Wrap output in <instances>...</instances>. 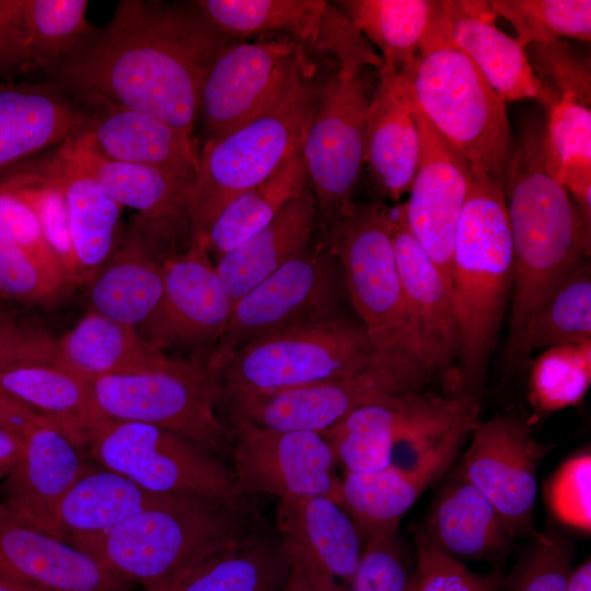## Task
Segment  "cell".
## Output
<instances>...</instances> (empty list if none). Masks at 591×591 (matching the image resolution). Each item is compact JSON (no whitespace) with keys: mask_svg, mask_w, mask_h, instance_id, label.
I'll use <instances>...</instances> for the list:
<instances>
[{"mask_svg":"<svg viewBox=\"0 0 591 591\" xmlns=\"http://www.w3.org/2000/svg\"><path fill=\"white\" fill-rule=\"evenodd\" d=\"M433 393L412 392L362 406L321 434L346 472L363 473L391 465L395 445L426 414Z\"/></svg>","mask_w":591,"mask_h":591,"instance_id":"34","label":"cell"},{"mask_svg":"<svg viewBox=\"0 0 591 591\" xmlns=\"http://www.w3.org/2000/svg\"><path fill=\"white\" fill-rule=\"evenodd\" d=\"M0 386L59 424L80 448L109 421L97 404L92 382L55 362L1 371Z\"/></svg>","mask_w":591,"mask_h":591,"instance_id":"35","label":"cell"},{"mask_svg":"<svg viewBox=\"0 0 591 591\" xmlns=\"http://www.w3.org/2000/svg\"><path fill=\"white\" fill-rule=\"evenodd\" d=\"M415 378L380 361L352 374L266 393L221 396L231 424L322 433L354 410L389 397L421 392Z\"/></svg>","mask_w":591,"mask_h":591,"instance_id":"15","label":"cell"},{"mask_svg":"<svg viewBox=\"0 0 591 591\" xmlns=\"http://www.w3.org/2000/svg\"><path fill=\"white\" fill-rule=\"evenodd\" d=\"M451 292L463 392L478 397L512 290V243L503 182L473 173L454 237Z\"/></svg>","mask_w":591,"mask_h":591,"instance_id":"4","label":"cell"},{"mask_svg":"<svg viewBox=\"0 0 591 591\" xmlns=\"http://www.w3.org/2000/svg\"><path fill=\"white\" fill-rule=\"evenodd\" d=\"M313 77L309 53L286 37L228 43L201 86L199 114L207 140L219 139L262 116Z\"/></svg>","mask_w":591,"mask_h":591,"instance_id":"12","label":"cell"},{"mask_svg":"<svg viewBox=\"0 0 591 591\" xmlns=\"http://www.w3.org/2000/svg\"><path fill=\"white\" fill-rule=\"evenodd\" d=\"M86 109L56 83L0 82V175L81 131Z\"/></svg>","mask_w":591,"mask_h":591,"instance_id":"28","label":"cell"},{"mask_svg":"<svg viewBox=\"0 0 591 591\" xmlns=\"http://www.w3.org/2000/svg\"><path fill=\"white\" fill-rule=\"evenodd\" d=\"M161 495L121 474L89 463L61 502L58 514L61 538L72 545L107 533L148 508Z\"/></svg>","mask_w":591,"mask_h":591,"instance_id":"37","label":"cell"},{"mask_svg":"<svg viewBox=\"0 0 591 591\" xmlns=\"http://www.w3.org/2000/svg\"><path fill=\"white\" fill-rule=\"evenodd\" d=\"M447 9L453 42L503 102L553 106L556 96L534 72L525 48L497 27L487 1H447Z\"/></svg>","mask_w":591,"mask_h":591,"instance_id":"30","label":"cell"},{"mask_svg":"<svg viewBox=\"0 0 591 591\" xmlns=\"http://www.w3.org/2000/svg\"><path fill=\"white\" fill-rule=\"evenodd\" d=\"M415 108L470 163L505 183L513 146L505 102L455 45L438 1L414 63L401 72Z\"/></svg>","mask_w":591,"mask_h":591,"instance_id":"5","label":"cell"},{"mask_svg":"<svg viewBox=\"0 0 591 591\" xmlns=\"http://www.w3.org/2000/svg\"><path fill=\"white\" fill-rule=\"evenodd\" d=\"M573 545L557 529L536 532L519 558L511 575L505 578L506 591H566L573 570Z\"/></svg>","mask_w":591,"mask_h":591,"instance_id":"46","label":"cell"},{"mask_svg":"<svg viewBox=\"0 0 591 591\" xmlns=\"http://www.w3.org/2000/svg\"><path fill=\"white\" fill-rule=\"evenodd\" d=\"M416 565L408 591H500L505 576L500 568L476 572L415 534Z\"/></svg>","mask_w":591,"mask_h":591,"instance_id":"47","label":"cell"},{"mask_svg":"<svg viewBox=\"0 0 591 591\" xmlns=\"http://www.w3.org/2000/svg\"><path fill=\"white\" fill-rule=\"evenodd\" d=\"M160 308L142 333L162 349L216 344L230 321L233 302L210 258L205 233H192L187 244L163 264ZM213 346V347H215Z\"/></svg>","mask_w":591,"mask_h":591,"instance_id":"19","label":"cell"},{"mask_svg":"<svg viewBox=\"0 0 591 591\" xmlns=\"http://www.w3.org/2000/svg\"><path fill=\"white\" fill-rule=\"evenodd\" d=\"M317 219L308 186L257 233L217 258L216 269L234 303L248 290L303 253Z\"/></svg>","mask_w":591,"mask_h":591,"instance_id":"33","label":"cell"},{"mask_svg":"<svg viewBox=\"0 0 591 591\" xmlns=\"http://www.w3.org/2000/svg\"><path fill=\"white\" fill-rule=\"evenodd\" d=\"M37 416L32 408L0 386V430L21 439L28 424Z\"/></svg>","mask_w":591,"mask_h":591,"instance_id":"54","label":"cell"},{"mask_svg":"<svg viewBox=\"0 0 591 591\" xmlns=\"http://www.w3.org/2000/svg\"><path fill=\"white\" fill-rule=\"evenodd\" d=\"M21 450V439L0 430V478H5L14 466Z\"/></svg>","mask_w":591,"mask_h":591,"instance_id":"55","label":"cell"},{"mask_svg":"<svg viewBox=\"0 0 591 591\" xmlns=\"http://www.w3.org/2000/svg\"><path fill=\"white\" fill-rule=\"evenodd\" d=\"M163 355L135 327L93 310L55 343V363L90 381L136 372Z\"/></svg>","mask_w":591,"mask_h":591,"instance_id":"36","label":"cell"},{"mask_svg":"<svg viewBox=\"0 0 591 591\" xmlns=\"http://www.w3.org/2000/svg\"><path fill=\"white\" fill-rule=\"evenodd\" d=\"M276 528L291 566L320 591H347L363 551L347 512L320 495L280 498Z\"/></svg>","mask_w":591,"mask_h":591,"instance_id":"21","label":"cell"},{"mask_svg":"<svg viewBox=\"0 0 591 591\" xmlns=\"http://www.w3.org/2000/svg\"><path fill=\"white\" fill-rule=\"evenodd\" d=\"M85 448L100 466L152 493L217 500L244 497L231 465L223 459L189 439L149 424L109 420Z\"/></svg>","mask_w":591,"mask_h":591,"instance_id":"11","label":"cell"},{"mask_svg":"<svg viewBox=\"0 0 591 591\" xmlns=\"http://www.w3.org/2000/svg\"><path fill=\"white\" fill-rule=\"evenodd\" d=\"M317 90L310 79L262 116L219 139L206 140L189 200L192 233L207 234L229 204L301 148Z\"/></svg>","mask_w":591,"mask_h":591,"instance_id":"7","label":"cell"},{"mask_svg":"<svg viewBox=\"0 0 591 591\" xmlns=\"http://www.w3.org/2000/svg\"><path fill=\"white\" fill-rule=\"evenodd\" d=\"M525 50L534 72L556 99L572 96L591 103L589 58L564 39L531 44Z\"/></svg>","mask_w":591,"mask_h":591,"instance_id":"49","label":"cell"},{"mask_svg":"<svg viewBox=\"0 0 591 591\" xmlns=\"http://www.w3.org/2000/svg\"><path fill=\"white\" fill-rule=\"evenodd\" d=\"M231 468L244 497L320 495L339 505L341 478L331 444L318 432L274 430L248 421L228 426Z\"/></svg>","mask_w":591,"mask_h":591,"instance_id":"17","label":"cell"},{"mask_svg":"<svg viewBox=\"0 0 591 591\" xmlns=\"http://www.w3.org/2000/svg\"><path fill=\"white\" fill-rule=\"evenodd\" d=\"M415 117L420 154L408 198L403 202L406 222L450 282L455 232L473 172L467 160L416 108Z\"/></svg>","mask_w":591,"mask_h":591,"instance_id":"20","label":"cell"},{"mask_svg":"<svg viewBox=\"0 0 591 591\" xmlns=\"http://www.w3.org/2000/svg\"><path fill=\"white\" fill-rule=\"evenodd\" d=\"M308 186L301 146L268 178L224 208L206 234L209 252L216 259L228 253L271 222Z\"/></svg>","mask_w":591,"mask_h":591,"instance_id":"40","label":"cell"},{"mask_svg":"<svg viewBox=\"0 0 591 591\" xmlns=\"http://www.w3.org/2000/svg\"><path fill=\"white\" fill-rule=\"evenodd\" d=\"M25 161L61 189L69 213L77 283L88 285L120 242L123 207L58 147L49 154Z\"/></svg>","mask_w":591,"mask_h":591,"instance_id":"31","label":"cell"},{"mask_svg":"<svg viewBox=\"0 0 591 591\" xmlns=\"http://www.w3.org/2000/svg\"><path fill=\"white\" fill-rule=\"evenodd\" d=\"M290 568L278 533L259 524L197 566L172 591H282Z\"/></svg>","mask_w":591,"mask_h":591,"instance_id":"38","label":"cell"},{"mask_svg":"<svg viewBox=\"0 0 591 591\" xmlns=\"http://www.w3.org/2000/svg\"><path fill=\"white\" fill-rule=\"evenodd\" d=\"M260 524L251 497L162 494L112 531L71 546L147 591H172L192 570Z\"/></svg>","mask_w":591,"mask_h":591,"instance_id":"3","label":"cell"},{"mask_svg":"<svg viewBox=\"0 0 591 591\" xmlns=\"http://www.w3.org/2000/svg\"><path fill=\"white\" fill-rule=\"evenodd\" d=\"M553 518L577 531L591 532V453L583 449L564 461L544 489Z\"/></svg>","mask_w":591,"mask_h":591,"instance_id":"48","label":"cell"},{"mask_svg":"<svg viewBox=\"0 0 591 591\" xmlns=\"http://www.w3.org/2000/svg\"><path fill=\"white\" fill-rule=\"evenodd\" d=\"M350 303L379 361L429 384L412 341L392 241L390 208L356 205L325 236Z\"/></svg>","mask_w":591,"mask_h":591,"instance_id":"6","label":"cell"},{"mask_svg":"<svg viewBox=\"0 0 591 591\" xmlns=\"http://www.w3.org/2000/svg\"><path fill=\"white\" fill-rule=\"evenodd\" d=\"M375 361L362 325L339 315L242 346L219 372L221 396L313 384L352 374Z\"/></svg>","mask_w":591,"mask_h":591,"instance_id":"9","label":"cell"},{"mask_svg":"<svg viewBox=\"0 0 591 591\" xmlns=\"http://www.w3.org/2000/svg\"><path fill=\"white\" fill-rule=\"evenodd\" d=\"M471 437L456 474L489 500L512 540L532 537L537 472L553 445L540 442L530 422L510 415L480 420Z\"/></svg>","mask_w":591,"mask_h":591,"instance_id":"16","label":"cell"},{"mask_svg":"<svg viewBox=\"0 0 591 591\" xmlns=\"http://www.w3.org/2000/svg\"><path fill=\"white\" fill-rule=\"evenodd\" d=\"M282 591H320V590L316 589L312 583H310L299 569L291 566Z\"/></svg>","mask_w":591,"mask_h":591,"instance_id":"57","label":"cell"},{"mask_svg":"<svg viewBox=\"0 0 591 591\" xmlns=\"http://www.w3.org/2000/svg\"><path fill=\"white\" fill-rule=\"evenodd\" d=\"M108 420L149 424L230 460L232 437L217 415L221 384L206 363L163 355L136 372L91 381Z\"/></svg>","mask_w":591,"mask_h":591,"instance_id":"8","label":"cell"},{"mask_svg":"<svg viewBox=\"0 0 591 591\" xmlns=\"http://www.w3.org/2000/svg\"><path fill=\"white\" fill-rule=\"evenodd\" d=\"M63 289L0 231V292L8 300L47 303Z\"/></svg>","mask_w":591,"mask_h":591,"instance_id":"51","label":"cell"},{"mask_svg":"<svg viewBox=\"0 0 591 591\" xmlns=\"http://www.w3.org/2000/svg\"><path fill=\"white\" fill-rule=\"evenodd\" d=\"M80 450L54 420L38 415L28 424L4 482V505L19 521L62 541L61 502L89 464Z\"/></svg>","mask_w":591,"mask_h":591,"instance_id":"22","label":"cell"},{"mask_svg":"<svg viewBox=\"0 0 591 591\" xmlns=\"http://www.w3.org/2000/svg\"><path fill=\"white\" fill-rule=\"evenodd\" d=\"M369 103L361 72L344 78L336 71L318 84L302 155L324 236L356 208L352 196L364 164Z\"/></svg>","mask_w":591,"mask_h":591,"instance_id":"13","label":"cell"},{"mask_svg":"<svg viewBox=\"0 0 591 591\" xmlns=\"http://www.w3.org/2000/svg\"><path fill=\"white\" fill-rule=\"evenodd\" d=\"M418 532L459 561H487L496 568L513 541L489 500L457 474L441 488Z\"/></svg>","mask_w":591,"mask_h":591,"instance_id":"32","label":"cell"},{"mask_svg":"<svg viewBox=\"0 0 591 591\" xmlns=\"http://www.w3.org/2000/svg\"><path fill=\"white\" fill-rule=\"evenodd\" d=\"M56 338L47 331L0 310V372L55 362Z\"/></svg>","mask_w":591,"mask_h":591,"instance_id":"53","label":"cell"},{"mask_svg":"<svg viewBox=\"0 0 591 591\" xmlns=\"http://www.w3.org/2000/svg\"><path fill=\"white\" fill-rule=\"evenodd\" d=\"M591 340V267L580 259L532 315L525 333L528 358L536 349Z\"/></svg>","mask_w":591,"mask_h":591,"instance_id":"42","label":"cell"},{"mask_svg":"<svg viewBox=\"0 0 591 591\" xmlns=\"http://www.w3.org/2000/svg\"><path fill=\"white\" fill-rule=\"evenodd\" d=\"M173 250L160 229L135 217L111 258L88 283L91 310L142 335L162 302L163 264Z\"/></svg>","mask_w":591,"mask_h":591,"instance_id":"23","label":"cell"},{"mask_svg":"<svg viewBox=\"0 0 591 591\" xmlns=\"http://www.w3.org/2000/svg\"><path fill=\"white\" fill-rule=\"evenodd\" d=\"M345 288L327 239L310 246L241 297L206 360L219 376L230 357L259 337L339 316Z\"/></svg>","mask_w":591,"mask_h":591,"instance_id":"10","label":"cell"},{"mask_svg":"<svg viewBox=\"0 0 591 591\" xmlns=\"http://www.w3.org/2000/svg\"><path fill=\"white\" fill-rule=\"evenodd\" d=\"M84 108V130L105 157L149 166L194 185L200 161L197 138L150 113L117 105Z\"/></svg>","mask_w":591,"mask_h":591,"instance_id":"27","label":"cell"},{"mask_svg":"<svg viewBox=\"0 0 591 591\" xmlns=\"http://www.w3.org/2000/svg\"><path fill=\"white\" fill-rule=\"evenodd\" d=\"M591 384V340L555 346L533 361L529 399L535 412L551 414L578 405Z\"/></svg>","mask_w":591,"mask_h":591,"instance_id":"44","label":"cell"},{"mask_svg":"<svg viewBox=\"0 0 591 591\" xmlns=\"http://www.w3.org/2000/svg\"><path fill=\"white\" fill-rule=\"evenodd\" d=\"M86 0H0V80L48 74L94 26Z\"/></svg>","mask_w":591,"mask_h":591,"instance_id":"24","label":"cell"},{"mask_svg":"<svg viewBox=\"0 0 591 591\" xmlns=\"http://www.w3.org/2000/svg\"><path fill=\"white\" fill-rule=\"evenodd\" d=\"M0 300H8V299L0 292Z\"/></svg>","mask_w":591,"mask_h":591,"instance_id":"59","label":"cell"},{"mask_svg":"<svg viewBox=\"0 0 591 591\" xmlns=\"http://www.w3.org/2000/svg\"><path fill=\"white\" fill-rule=\"evenodd\" d=\"M413 570L393 535L364 545L347 591H408Z\"/></svg>","mask_w":591,"mask_h":591,"instance_id":"52","label":"cell"},{"mask_svg":"<svg viewBox=\"0 0 591 591\" xmlns=\"http://www.w3.org/2000/svg\"><path fill=\"white\" fill-rule=\"evenodd\" d=\"M0 231L46 274L66 287L67 276L49 247L33 210L0 182Z\"/></svg>","mask_w":591,"mask_h":591,"instance_id":"50","label":"cell"},{"mask_svg":"<svg viewBox=\"0 0 591 591\" xmlns=\"http://www.w3.org/2000/svg\"><path fill=\"white\" fill-rule=\"evenodd\" d=\"M227 44L199 10L121 0L47 80L84 107L150 113L194 136L205 77Z\"/></svg>","mask_w":591,"mask_h":591,"instance_id":"1","label":"cell"},{"mask_svg":"<svg viewBox=\"0 0 591 591\" xmlns=\"http://www.w3.org/2000/svg\"><path fill=\"white\" fill-rule=\"evenodd\" d=\"M491 14L508 21L517 40L531 44L566 38L589 42L591 38L590 0H491Z\"/></svg>","mask_w":591,"mask_h":591,"instance_id":"43","label":"cell"},{"mask_svg":"<svg viewBox=\"0 0 591 591\" xmlns=\"http://www.w3.org/2000/svg\"><path fill=\"white\" fill-rule=\"evenodd\" d=\"M196 7L229 37L282 36L308 53L334 57L349 78L366 66L380 68L375 48L338 8L324 0H200Z\"/></svg>","mask_w":591,"mask_h":591,"instance_id":"14","label":"cell"},{"mask_svg":"<svg viewBox=\"0 0 591 591\" xmlns=\"http://www.w3.org/2000/svg\"><path fill=\"white\" fill-rule=\"evenodd\" d=\"M392 241L409 333L418 361L444 389L462 391L456 375L460 335L451 286L410 232L404 205L390 208Z\"/></svg>","mask_w":591,"mask_h":591,"instance_id":"18","label":"cell"},{"mask_svg":"<svg viewBox=\"0 0 591 591\" xmlns=\"http://www.w3.org/2000/svg\"><path fill=\"white\" fill-rule=\"evenodd\" d=\"M57 147L121 207L137 210L141 219L176 240L184 231L192 233V184L149 166L105 157L95 148L84 128Z\"/></svg>","mask_w":591,"mask_h":591,"instance_id":"26","label":"cell"},{"mask_svg":"<svg viewBox=\"0 0 591 591\" xmlns=\"http://www.w3.org/2000/svg\"><path fill=\"white\" fill-rule=\"evenodd\" d=\"M542 152L549 171L591 218V103L558 97L549 108Z\"/></svg>","mask_w":591,"mask_h":591,"instance_id":"41","label":"cell"},{"mask_svg":"<svg viewBox=\"0 0 591 591\" xmlns=\"http://www.w3.org/2000/svg\"><path fill=\"white\" fill-rule=\"evenodd\" d=\"M338 8L399 73L416 60L437 11L431 0H348Z\"/></svg>","mask_w":591,"mask_h":591,"instance_id":"39","label":"cell"},{"mask_svg":"<svg viewBox=\"0 0 591 591\" xmlns=\"http://www.w3.org/2000/svg\"><path fill=\"white\" fill-rule=\"evenodd\" d=\"M0 591H46L0 576Z\"/></svg>","mask_w":591,"mask_h":591,"instance_id":"58","label":"cell"},{"mask_svg":"<svg viewBox=\"0 0 591 591\" xmlns=\"http://www.w3.org/2000/svg\"><path fill=\"white\" fill-rule=\"evenodd\" d=\"M566 591H591V560L589 556L573 568Z\"/></svg>","mask_w":591,"mask_h":591,"instance_id":"56","label":"cell"},{"mask_svg":"<svg viewBox=\"0 0 591 591\" xmlns=\"http://www.w3.org/2000/svg\"><path fill=\"white\" fill-rule=\"evenodd\" d=\"M0 576L46 591H128L93 557L19 521L0 502Z\"/></svg>","mask_w":591,"mask_h":591,"instance_id":"25","label":"cell"},{"mask_svg":"<svg viewBox=\"0 0 591 591\" xmlns=\"http://www.w3.org/2000/svg\"><path fill=\"white\" fill-rule=\"evenodd\" d=\"M503 188L512 243L506 359L518 370L530 360L524 340L535 310L572 266L589 257L591 218L547 167L536 130L513 147Z\"/></svg>","mask_w":591,"mask_h":591,"instance_id":"2","label":"cell"},{"mask_svg":"<svg viewBox=\"0 0 591 591\" xmlns=\"http://www.w3.org/2000/svg\"><path fill=\"white\" fill-rule=\"evenodd\" d=\"M378 70L379 82L367 114L364 163L381 195L397 202L413 183L420 138L402 74L383 65Z\"/></svg>","mask_w":591,"mask_h":591,"instance_id":"29","label":"cell"},{"mask_svg":"<svg viewBox=\"0 0 591 591\" xmlns=\"http://www.w3.org/2000/svg\"><path fill=\"white\" fill-rule=\"evenodd\" d=\"M0 182L33 210L68 281L77 282V260L68 207L58 185L26 161L2 173Z\"/></svg>","mask_w":591,"mask_h":591,"instance_id":"45","label":"cell"}]
</instances>
